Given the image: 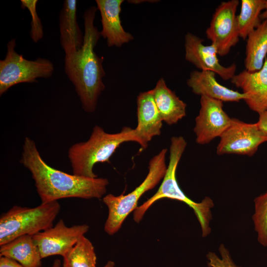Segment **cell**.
Segmentation results:
<instances>
[{
  "label": "cell",
  "mask_w": 267,
  "mask_h": 267,
  "mask_svg": "<svg viewBox=\"0 0 267 267\" xmlns=\"http://www.w3.org/2000/svg\"><path fill=\"white\" fill-rule=\"evenodd\" d=\"M0 267H24L23 266L11 259L0 256Z\"/></svg>",
  "instance_id": "cell-27"
},
{
  "label": "cell",
  "mask_w": 267,
  "mask_h": 267,
  "mask_svg": "<svg viewBox=\"0 0 267 267\" xmlns=\"http://www.w3.org/2000/svg\"><path fill=\"white\" fill-rule=\"evenodd\" d=\"M0 256L14 260L24 267H41L39 249L33 236L24 235L0 246Z\"/></svg>",
  "instance_id": "cell-19"
},
{
  "label": "cell",
  "mask_w": 267,
  "mask_h": 267,
  "mask_svg": "<svg viewBox=\"0 0 267 267\" xmlns=\"http://www.w3.org/2000/svg\"><path fill=\"white\" fill-rule=\"evenodd\" d=\"M49 267H61V262L59 259H55L52 266Z\"/></svg>",
  "instance_id": "cell-29"
},
{
  "label": "cell",
  "mask_w": 267,
  "mask_h": 267,
  "mask_svg": "<svg viewBox=\"0 0 267 267\" xmlns=\"http://www.w3.org/2000/svg\"><path fill=\"white\" fill-rule=\"evenodd\" d=\"M97 10L92 6L85 11L83 44L79 50L65 54L64 59L65 73L75 87L83 108L89 113L95 111L99 96L105 88L103 58L94 51L101 36L94 24Z\"/></svg>",
  "instance_id": "cell-2"
},
{
  "label": "cell",
  "mask_w": 267,
  "mask_h": 267,
  "mask_svg": "<svg viewBox=\"0 0 267 267\" xmlns=\"http://www.w3.org/2000/svg\"><path fill=\"white\" fill-rule=\"evenodd\" d=\"M238 0L223 1L216 9L206 31L207 38L216 48L218 55L225 56L239 42L236 10Z\"/></svg>",
  "instance_id": "cell-8"
},
{
  "label": "cell",
  "mask_w": 267,
  "mask_h": 267,
  "mask_svg": "<svg viewBox=\"0 0 267 267\" xmlns=\"http://www.w3.org/2000/svg\"><path fill=\"white\" fill-rule=\"evenodd\" d=\"M62 267H96V256L90 241L82 236L63 257Z\"/></svg>",
  "instance_id": "cell-22"
},
{
  "label": "cell",
  "mask_w": 267,
  "mask_h": 267,
  "mask_svg": "<svg viewBox=\"0 0 267 267\" xmlns=\"http://www.w3.org/2000/svg\"><path fill=\"white\" fill-rule=\"evenodd\" d=\"M58 201L30 208L13 206L0 217V246L24 235L33 236L53 225L59 214Z\"/></svg>",
  "instance_id": "cell-6"
},
{
  "label": "cell",
  "mask_w": 267,
  "mask_h": 267,
  "mask_svg": "<svg viewBox=\"0 0 267 267\" xmlns=\"http://www.w3.org/2000/svg\"><path fill=\"white\" fill-rule=\"evenodd\" d=\"M104 267H115V263L112 261H108Z\"/></svg>",
  "instance_id": "cell-30"
},
{
  "label": "cell",
  "mask_w": 267,
  "mask_h": 267,
  "mask_svg": "<svg viewBox=\"0 0 267 267\" xmlns=\"http://www.w3.org/2000/svg\"></svg>",
  "instance_id": "cell-32"
},
{
  "label": "cell",
  "mask_w": 267,
  "mask_h": 267,
  "mask_svg": "<svg viewBox=\"0 0 267 267\" xmlns=\"http://www.w3.org/2000/svg\"><path fill=\"white\" fill-rule=\"evenodd\" d=\"M184 39L185 58L200 71L213 72L224 80H231L235 75L236 65L226 67L220 64L213 45L204 44L203 39L191 33H187Z\"/></svg>",
  "instance_id": "cell-12"
},
{
  "label": "cell",
  "mask_w": 267,
  "mask_h": 267,
  "mask_svg": "<svg viewBox=\"0 0 267 267\" xmlns=\"http://www.w3.org/2000/svg\"><path fill=\"white\" fill-rule=\"evenodd\" d=\"M15 46V39L10 40L7 44L5 57L0 60V95L16 84L50 78L54 71V65L49 60L40 57L27 60L16 52Z\"/></svg>",
  "instance_id": "cell-7"
},
{
  "label": "cell",
  "mask_w": 267,
  "mask_h": 267,
  "mask_svg": "<svg viewBox=\"0 0 267 267\" xmlns=\"http://www.w3.org/2000/svg\"><path fill=\"white\" fill-rule=\"evenodd\" d=\"M219 251L220 256L212 252L206 255L209 267H241L235 264L228 250L223 244L220 245Z\"/></svg>",
  "instance_id": "cell-25"
},
{
  "label": "cell",
  "mask_w": 267,
  "mask_h": 267,
  "mask_svg": "<svg viewBox=\"0 0 267 267\" xmlns=\"http://www.w3.org/2000/svg\"><path fill=\"white\" fill-rule=\"evenodd\" d=\"M200 102L194 132L196 142L203 145L220 137L230 126L232 118L223 110L222 101L202 96Z\"/></svg>",
  "instance_id": "cell-11"
},
{
  "label": "cell",
  "mask_w": 267,
  "mask_h": 267,
  "mask_svg": "<svg viewBox=\"0 0 267 267\" xmlns=\"http://www.w3.org/2000/svg\"><path fill=\"white\" fill-rule=\"evenodd\" d=\"M23 149L20 162L31 172L42 203L67 198L99 199L106 193L107 179L71 175L50 167L28 137L25 138Z\"/></svg>",
  "instance_id": "cell-1"
},
{
  "label": "cell",
  "mask_w": 267,
  "mask_h": 267,
  "mask_svg": "<svg viewBox=\"0 0 267 267\" xmlns=\"http://www.w3.org/2000/svg\"><path fill=\"white\" fill-rule=\"evenodd\" d=\"M267 142V134L256 123H245L232 118L230 126L220 136L217 153L221 155L234 154L252 156L259 146Z\"/></svg>",
  "instance_id": "cell-9"
},
{
  "label": "cell",
  "mask_w": 267,
  "mask_h": 267,
  "mask_svg": "<svg viewBox=\"0 0 267 267\" xmlns=\"http://www.w3.org/2000/svg\"><path fill=\"white\" fill-rule=\"evenodd\" d=\"M87 224L66 226L60 219L54 226L33 236L42 259L53 255L64 257L88 231Z\"/></svg>",
  "instance_id": "cell-10"
},
{
  "label": "cell",
  "mask_w": 267,
  "mask_h": 267,
  "mask_svg": "<svg viewBox=\"0 0 267 267\" xmlns=\"http://www.w3.org/2000/svg\"><path fill=\"white\" fill-rule=\"evenodd\" d=\"M255 213L252 217L258 240L264 246H267V192L254 200Z\"/></svg>",
  "instance_id": "cell-23"
},
{
  "label": "cell",
  "mask_w": 267,
  "mask_h": 267,
  "mask_svg": "<svg viewBox=\"0 0 267 267\" xmlns=\"http://www.w3.org/2000/svg\"><path fill=\"white\" fill-rule=\"evenodd\" d=\"M167 149L164 148L153 156L148 164V173L142 182L129 194L115 196L108 194L103 198L108 208V217L104 224V231L113 235L121 228L128 216L137 207V202L146 191L155 187L166 174L167 167L166 156Z\"/></svg>",
  "instance_id": "cell-5"
},
{
  "label": "cell",
  "mask_w": 267,
  "mask_h": 267,
  "mask_svg": "<svg viewBox=\"0 0 267 267\" xmlns=\"http://www.w3.org/2000/svg\"><path fill=\"white\" fill-rule=\"evenodd\" d=\"M231 83L242 89L246 98L245 102L249 108L260 114L267 110V59L262 69L250 72L244 70L235 75Z\"/></svg>",
  "instance_id": "cell-13"
},
{
  "label": "cell",
  "mask_w": 267,
  "mask_h": 267,
  "mask_svg": "<svg viewBox=\"0 0 267 267\" xmlns=\"http://www.w3.org/2000/svg\"><path fill=\"white\" fill-rule=\"evenodd\" d=\"M260 17L261 19H264V20H265L267 21V0H266V1L265 8L263 12L261 13Z\"/></svg>",
  "instance_id": "cell-28"
},
{
  "label": "cell",
  "mask_w": 267,
  "mask_h": 267,
  "mask_svg": "<svg viewBox=\"0 0 267 267\" xmlns=\"http://www.w3.org/2000/svg\"><path fill=\"white\" fill-rule=\"evenodd\" d=\"M186 145V140L181 136L171 138L169 163L161 184L154 195L141 206L137 207L134 212V219L135 222H139L147 210L159 199L170 198L177 200L186 204L193 209L200 223L202 236L205 237L211 232V209L214 206L213 201L208 197H205L199 203L191 200L180 188L176 178L177 169Z\"/></svg>",
  "instance_id": "cell-3"
},
{
  "label": "cell",
  "mask_w": 267,
  "mask_h": 267,
  "mask_svg": "<svg viewBox=\"0 0 267 267\" xmlns=\"http://www.w3.org/2000/svg\"><path fill=\"white\" fill-rule=\"evenodd\" d=\"M266 0H242L240 13L237 15L239 36L246 39L248 35L262 22L261 12L266 6Z\"/></svg>",
  "instance_id": "cell-21"
},
{
  "label": "cell",
  "mask_w": 267,
  "mask_h": 267,
  "mask_svg": "<svg viewBox=\"0 0 267 267\" xmlns=\"http://www.w3.org/2000/svg\"></svg>",
  "instance_id": "cell-31"
},
{
  "label": "cell",
  "mask_w": 267,
  "mask_h": 267,
  "mask_svg": "<svg viewBox=\"0 0 267 267\" xmlns=\"http://www.w3.org/2000/svg\"><path fill=\"white\" fill-rule=\"evenodd\" d=\"M102 26L100 35L107 40L108 46L120 47L134 39L133 36L125 31L120 17L123 0H96Z\"/></svg>",
  "instance_id": "cell-15"
},
{
  "label": "cell",
  "mask_w": 267,
  "mask_h": 267,
  "mask_svg": "<svg viewBox=\"0 0 267 267\" xmlns=\"http://www.w3.org/2000/svg\"><path fill=\"white\" fill-rule=\"evenodd\" d=\"M216 73L210 71L194 70L187 80L192 92L201 96H207L222 102H238L245 100L246 95L227 88L218 83Z\"/></svg>",
  "instance_id": "cell-16"
},
{
  "label": "cell",
  "mask_w": 267,
  "mask_h": 267,
  "mask_svg": "<svg viewBox=\"0 0 267 267\" xmlns=\"http://www.w3.org/2000/svg\"><path fill=\"white\" fill-rule=\"evenodd\" d=\"M152 91L163 122L172 125L186 116V103L167 87L163 78L158 80Z\"/></svg>",
  "instance_id": "cell-18"
},
{
  "label": "cell",
  "mask_w": 267,
  "mask_h": 267,
  "mask_svg": "<svg viewBox=\"0 0 267 267\" xmlns=\"http://www.w3.org/2000/svg\"><path fill=\"white\" fill-rule=\"evenodd\" d=\"M21 6L27 8L31 16L30 35L34 43H38L43 38L44 31L41 21L37 14L36 5L37 0H21Z\"/></svg>",
  "instance_id": "cell-24"
},
{
  "label": "cell",
  "mask_w": 267,
  "mask_h": 267,
  "mask_svg": "<svg viewBox=\"0 0 267 267\" xmlns=\"http://www.w3.org/2000/svg\"><path fill=\"white\" fill-rule=\"evenodd\" d=\"M267 54V21L264 20L247 38L244 66L250 72L263 67Z\"/></svg>",
  "instance_id": "cell-20"
},
{
  "label": "cell",
  "mask_w": 267,
  "mask_h": 267,
  "mask_svg": "<svg viewBox=\"0 0 267 267\" xmlns=\"http://www.w3.org/2000/svg\"><path fill=\"white\" fill-rule=\"evenodd\" d=\"M77 0H65L59 13L60 40L65 54L75 51L83 44L84 34L77 19Z\"/></svg>",
  "instance_id": "cell-17"
},
{
  "label": "cell",
  "mask_w": 267,
  "mask_h": 267,
  "mask_svg": "<svg viewBox=\"0 0 267 267\" xmlns=\"http://www.w3.org/2000/svg\"><path fill=\"white\" fill-rule=\"evenodd\" d=\"M128 141L139 143L134 129L125 127L119 133L109 134L101 127L95 126L87 141L74 144L69 149L68 158L73 174L86 178H97L93 171L94 165L108 162L119 146Z\"/></svg>",
  "instance_id": "cell-4"
},
{
  "label": "cell",
  "mask_w": 267,
  "mask_h": 267,
  "mask_svg": "<svg viewBox=\"0 0 267 267\" xmlns=\"http://www.w3.org/2000/svg\"><path fill=\"white\" fill-rule=\"evenodd\" d=\"M136 103L137 124L134 130L139 140V144L145 149L154 137L161 134L163 121L152 89L140 93Z\"/></svg>",
  "instance_id": "cell-14"
},
{
  "label": "cell",
  "mask_w": 267,
  "mask_h": 267,
  "mask_svg": "<svg viewBox=\"0 0 267 267\" xmlns=\"http://www.w3.org/2000/svg\"><path fill=\"white\" fill-rule=\"evenodd\" d=\"M259 114V120L256 123L262 131L267 134V110Z\"/></svg>",
  "instance_id": "cell-26"
}]
</instances>
